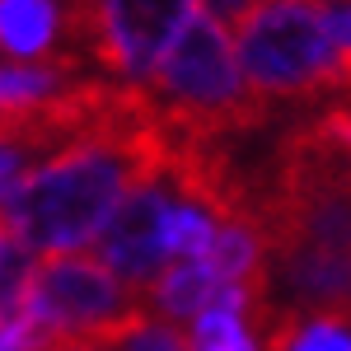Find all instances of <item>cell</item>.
<instances>
[{"mask_svg":"<svg viewBox=\"0 0 351 351\" xmlns=\"http://www.w3.org/2000/svg\"><path fill=\"white\" fill-rule=\"evenodd\" d=\"M164 160L169 141L155 104L141 84H117V99L89 132L66 141L33 173L14 178L0 206V225L33 258L80 253V243L99 239L136 183L164 178Z\"/></svg>","mask_w":351,"mask_h":351,"instance_id":"6da1fadb","label":"cell"},{"mask_svg":"<svg viewBox=\"0 0 351 351\" xmlns=\"http://www.w3.org/2000/svg\"><path fill=\"white\" fill-rule=\"evenodd\" d=\"M258 230L295 314L351 319V155L304 122L258 183Z\"/></svg>","mask_w":351,"mask_h":351,"instance_id":"7a4b0ae2","label":"cell"},{"mask_svg":"<svg viewBox=\"0 0 351 351\" xmlns=\"http://www.w3.org/2000/svg\"><path fill=\"white\" fill-rule=\"evenodd\" d=\"M141 89L155 104L164 132L183 141L230 145L267 122V108L243 84V71L234 61V38L202 10L169 43V52L160 56V66Z\"/></svg>","mask_w":351,"mask_h":351,"instance_id":"3957f363","label":"cell"},{"mask_svg":"<svg viewBox=\"0 0 351 351\" xmlns=\"http://www.w3.org/2000/svg\"><path fill=\"white\" fill-rule=\"evenodd\" d=\"M234 61L248 94L267 112L271 104L347 94L342 52L319 0H258L234 28Z\"/></svg>","mask_w":351,"mask_h":351,"instance_id":"277c9868","label":"cell"},{"mask_svg":"<svg viewBox=\"0 0 351 351\" xmlns=\"http://www.w3.org/2000/svg\"><path fill=\"white\" fill-rule=\"evenodd\" d=\"M19 314L33 319L52 347H117L136 324L150 319L145 295L89 253L33 258Z\"/></svg>","mask_w":351,"mask_h":351,"instance_id":"5b68a950","label":"cell"},{"mask_svg":"<svg viewBox=\"0 0 351 351\" xmlns=\"http://www.w3.org/2000/svg\"><path fill=\"white\" fill-rule=\"evenodd\" d=\"M71 56L94 61L117 84H141L183 33L197 0H66Z\"/></svg>","mask_w":351,"mask_h":351,"instance_id":"8992f818","label":"cell"},{"mask_svg":"<svg viewBox=\"0 0 351 351\" xmlns=\"http://www.w3.org/2000/svg\"><path fill=\"white\" fill-rule=\"evenodd\" d=\"M173 202L178 197L164 178L136 183L117 202L108 225L99 230V263L117 281H127L132 291H145L173 263V253H169V211H173Z\"/></svg>","mask_w":351,"mask_h":351,"instance_id":"52a82bcc","label":"cell"},{"mask_svg":"<svg viewBox=\"0 0 351 351\" xmlns=\"http://www.w3.org/2000/svg\"><path fill=\"white\" fill-rule=\"evenodd\" d=\"M0 52L14 66H66L71 56V5L66 0H0Z\"/></svg>","mask_w":351,"mask_h":351,"instance_id":"ba28073f","label":"cell"},{"mask_svg":"<svg viewBox=\"0 0 351 351\" xmlns=\"http://www.w3.org/2000/svg\"><path fill=\"white\" fill-rule=\"evenodd\" d=\"M263 351H351L347 314H271L263 328Z\"/></svg>","mask_w":351,"mask_h":351,"instance_id":"9c48e42d","label":"cell"},{"mask_svg":"<svg viewBox=\"0 0 351 351\" xmlns=\"http://www.w3.org/2000/svg\"><path fill=\"white\" fill-rule=\"evenodd\" d=\"M188 351H263V337L239 309L220 304V309H206V314L192 319Z\"/></svg>","mask_w":351,"mask_h":351,"instance_id":"30bf717a","label":"cell"},{"mask_svg":"<svg viewBox=\"0 0 351 351\" xmlns=\"http://www.w3.org/2000/svg\"><path fill=\"white\" fill-rule=\"evenodd\" d=\"M117 351H188V337L178 332L173 324H160V319H145V324H136Z\"/></svg>","mask_w":351,"mask_h":351,"instance_id":"8fae6325","label":"cell"},{"mask_svg":"<svg viewBox=\"0 0 351 351\" xmlns=\"http://www.w3.org/2000/svg\"><path fill=\"white\" fill-rule=\"evenodd\" d=\"M0 351H56L33 319L24 314H0Z\"/></svg>","mask_w":351,"mask_h":351,"instance_id":"7c38bea8","label":"cell"},{"mask_svg":"<svg viewBox=\"0 0 351 351\" xmlns=\"http://www.w3.org/2000/svg\"><path fill=\"white\" fill-rule=\"evenodd\" d=\"M314 127H319V132H324L328 141H337V145H342V150L351 155V99H342V104H332V108H328L324 117L314 122Z\"/></svg>","mask_w":351,"mask_h":351,"instance_id":"4fadbf2b","label":"cell"},{"mask_svg":"<svg viewBox=\"0 0 351 351\" xmlns=\"http://www.w3.org/2000/svg\"><path fill=\"white\" fill-rule=\"evenodd\" d=\"M253 5H258V0H197V10H202V14H211L225 33H230V28H239V19L253 10Z\"/></svg>","mask_w":351,"mask_h":351,"instance_id":"5bb4252c","label":"cell"},{"mask_svg":"<svg viewBox=\"0 0 351 351\" xmlns=\"http://www.w3.org/2000/svg\"><path fill=\"white\" fill-rule=\"evenodd\" d=\"M324 19H328V33H332L337 52H342V56H351V0H342V5L324 10Z\"/></svg>","mask_w":351,"mask_h":351,"instance_id":"9a60e30c","label":"cell"},{"mask_svg":"<svg viewBox=\"0 0 351 351\" xmlns=\"http://www.w3.org/2000/svg\"><path fill=\"white\" fill-rule=\"evenodd\" d=\"M19 169H24V155H19L14 145H0V183H14Z\"/></svg>","mask_w":351,"mask_h":351,"instance_id":"2e32d148","label":"cell"},{"mask_svg":"<svg viewBox=\"0 0 351 351\" xmlns=\"http://www.w3.org/2000/svg\"><path fill=\"white\" fill-rule=\"evenodd\" d=\"M10 243H14V239H10V234H5V225H0V258H5V248H10Z\"/></svg>","mask_w":351,"mask_h":351,"instance_id":"e0dca14e","label":"cell"},{"mask_svg":"<svg viewBox=\"0 0 351 351\" xmlns=\"http://www.w3.org/2000/svg\"><path fill=\"white\" fill-rule=\"evenodd\" d=\"M56 351H108V347H56Z\"/></svg>","mask_w":351,"mask_h":351,"instance_id":"ac0fdd59","label":"cell"},{"mask_svg":"<svg viewBox=\"0 0 351 351\" xmlns=\"http://www.w3.org/2000/svg\"><path fill=\"white\" fill-rule=\"evenodd\" d=\"M319 5H324V0H319Z\"/></svg>","mask_w":351,"mask_h":351,"instance_id":"d6986e66","label":"cell"}]
</instances>
